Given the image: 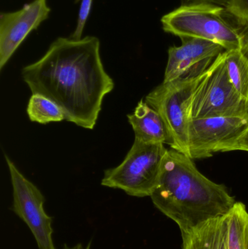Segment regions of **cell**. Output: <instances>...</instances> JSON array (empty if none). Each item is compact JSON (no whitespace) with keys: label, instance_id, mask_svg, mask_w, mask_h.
I'll return each mask as SVG.
<instances>
[{"label":"cell","instance_id":"cell-1","mask_svg":"<svg viewBox=\"0 0 248 249\" xmlns=\"http://www.w3.org/2000/svg\"><path fill=\"white\" fill-rule=\"evenodd\" d=\"M22 77L33 93L55 102L65 121L94 128L105 96L115 83L106 73L96 36L81 39L59 37L36 62L22 70Z\"/></svg>","mask_w":248,"mask_h":249},{"label":"cell","instance_id":"cell-2","mask_svg":"<svg viewBox=\"0 0 248 249\" xmlns=\"http://www.w3.org/2000/svg\"><path fill=\"white\" fill-rule=\"evenodd\" d=\"M150 197L160 212L177 224L182 234L225 216L237 202L225 186L201 174L192 158L173 149L165 155Z\"/></svg>","mask_w":248,"mask_h":249},{"label":"cell","instance_id":"cell-3","mask_svg":"<svg viewBox=\"0 0 248 249\" xmlns=\"http://www.w3.org/2000/svg\"><path fill=\"white\" fill-rule=\"evenodd\" d=\"M163 30L179 37H199L216 42L226 51L248 56V19L227 6L208 3L186 4L165 15Z\"/></svg>","mask_w":248,"mask_h":249},{"label":"cell","instance_id":"cell-4","mask_svg":"<svg viewBox=\"0 0 248 249\" xmlns=\"http://www.w3.org/2000/svg\"><path fill=\"white\" fill-rule=\"evenodd\" d=\"M204 74L193 78L163 82L145 98V102L160 114L165 124L169 136L167 144L188 156L192 98Z\"/></svg>","mask_w":248,"mask_h":249},{"label":"cell","instance_id":"cell-5","mask_svg":"<svg viewBox=\"0 0 248 249\" xmlns=\"http://www.w3.org/2000/svg\"><path fill=\"white\" fill-rule=\"evenodd\" d=\"M167 151L164 143L134 140L122 163L105 171L101 185L123 190L133 197H150L158 182Z\"/></svg>","mask_w":248,"mask_h":249},{"label":"cell","instance_id":"cell-6","mask_svg":"<svg viewBox=\"0 0 248 249\" xmlns=\"http://www.w3.org/2000/svg\"><path fill=\"white\" fill-rule=\"evenodd\" d=\"M224 52L205 71L195 89L192 98V120L214 117L248 118V99L243 97L231 83Z\"/></svg>","mask_w":248,"mask_h":249},{"label":"cell","instance_id":"cell-7","mask_svg":"<svg viewBox=\"0 0 248 249\" xmlns=\"http://www.w3.org/2000/svg\"><path fill=\"white\" fill-rule=\"evenodd\" d=\"M13 186V212L27 225L39 249H57L52 240V218L44 209L45 198L40 190L4 155Z\"/></svg>","mask_w":248,"mask_h":249},{"label":"cell","instance_id":"cell-8","mask_svg":"<svg viewBox=\"0 0 248 249\" xmlns=\"http://www.w3.org/2000/svg\"><path fill=\"white\" fill-rule=\"evenodd\" d=\"M248 127V118L214 117L192 120L189 129V157L205 159L222 145L237 139Z\"/></svg>","mask_w":248,"mask_h":249},{"label":"cell","instance_id":"cell-9","mask_svg":"<svg viewBox=\"0 0 248 249\" xmlns=\"http://www.w3.org/2000/svg\"><path fill=\"white\" fill-rule=\"evenodd\" d=\"M179 47H170L164 81L193 78L204 74L226 51L219 44L199 37H182Z\"/></svg>","mask_w":248,"mask_h":249},{"label":"cell","instance_id":"cell-10","mask_svg":"<svg viewBox=\"0 0 248 249\" xmlns=\"http://www.w3.org/2000/svg\"><path fill=\"white\" fill-rule=\"evenodd\" d=\"M50 13L47 0H33L20 10L0 16V70L4 68L28 35Z\"/></svg>","mask_w":248,"mask_h":249},{"label":"cell","instance_id":"cell-11","mask_svg":"<svg viewBox=\"0 0 248 249\" xmlns=\"http://www.w3.org/2000/svg\"><path fill=\"white\" fill-rule=\"evenodd\" d=\"M128 118L135 133V140L146 143H168V133L161 116L145 101H140Z\"/></svg>","mask_w":248,"mask_h":249},{"label":"cell","instance_id":"cell-12","mask_svg":"<svg viewBox=\"0 0 248 249\" xmlns=\"http://www.w3.org/2000/svg\"><path fill=\"white\" fill-rule=\"evenodd\" d=\"M182 237V249H227L223 216L208 221Z\"/></svg>","mask_w":248,"mask_h":249},{"label":"cell","instance_id":"cell-13","mask_svg":"<svg viewBox=\"0 0 248 249\" xmlns=\"http://www.w3.org/2000/svg\"><path fill=\"white\" fill-rule=\"evenodd\" d=\"M227 249H248V212L246 205L236 202L223 216Z\"/></svg>","mask_w":248,"mask_h":249},{"label":"cell","instance_id":"cell-14","mask_svg":"<svg viewBox=\"0 0 248 249\" xmlns=\"http://www.w3.org/2000/svg\"><path fill=\"white\" fill-rule=\"evenodd\" d=\"M27 114L31 121L41 124L66 120L64 111L55 102L39 93H33L31 96Z\"/></svg>","mask_w":248,"mask_h":249},{"label":"cell","instance_id":"cell-15","mask_svg":"<svg viewBox=\"0 0 248 249\" xmlns=\"http://www.w3.org/2000/svg\"><path fill=\"white\" fill-rule=\"evenodd\" d=\"M226 66L237 91L248 99V56L241 51H225Z\"/></svg>","mask_w":248,"mask_h":249},{"label":"cell","instance_id":"cell-16","mask_svg":"<svg viewBox=\"0 0 248 249\" xmlns=\"http://www.w3.org/2000/svg\"><path fill=\"white\" fill-rule=\"evenodd\" d=\"M77 1H80L78 18H77V26L70 38L78 40L82 39L84 26L91 12L93 0H77Z\"/></svg>","mask_w":248,"mask_h":249},{"label":"cell","instance_id":"cell-17","mask_svg":"<svg viewBox=\"0 0 248 249\" xmlns=\"http://www.w3.org/2000/svg\"><path fill=\"white\" fill-rule=\"evenodd\" d=\"M246 151L248 152V127L237 139L222 145L218 152H230V151Z\"/></svg>","mask_w":248,"mask_h":249},{"label":"cell","instance_id":"cell-18","mask_svg":"<svg viewBox=\"0 0 248 249\" xmlns=\"http://www.w3.org/2000/svg\"><path fill=\"white\" fill-rule=\"evenodd\" d=\"M229 7L239 16L248 19V0H231Z\"/></svg>","mask_w":248,"mask_h":249},{"label":"cell","instance_id":"cell-19","mask_svg":"<svg viewBox=\"0 0 248 249\" xmlns=\"http://www.w3.org/2000/svg\"><path fill=\"white\" fill-rule=\"evenodd\" d=\"M231 0H182V5L186 4H199V3H208V4H217V5L227 6L229 7Z\"/></svg>","mask_w":248,"mask_h":249},{"label":"cell","instance_id":"cell-20","mask_svg":"<svg viewBox=\"0 0 248 249\" xmlns=\"http://www.w3.org/2000/svg\"><path fill=\"white\" fill-rule=\"evenodd\" d=\"M90 246H91V244H90V243H89L86 247H83L81 244H77V245L74 246V247H68L67 244H64V247H63L62 249H90Z\"/></svg>","mask_w":248,"mask_h":249}]
</instances>
